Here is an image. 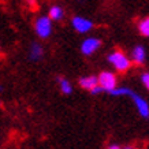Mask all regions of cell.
<instances>
[{"mask_svg":"<svg viewBox=\"0 0 149 149\" xmlns=\"http://www.w3.org/2000/svg\"><path fill=\"white\" fill-rule=\"evenodd\" d=\"M42 55H44V48L40 45V44H37V42H33L32 45H30V51H29V56L32 60H40L42 58Z\"/></svg>","mask_w":149,"mask_h":149,"instance_id":"obj_9","label":"cell"},{"mask_svg":"<svg viewBox=\"0 0 149 149\" xmlns=\"http://www.w3.org/2000/svg\"><path fill=\"white\" fill-rule=\"evenodd\" d=\"M131 59L136 64H142L146 59V52H145V48L142 45H137L133 48L131 51Z\"/></svg>","mask_w":149,"mask_h":149,"instance_id":"obj_8","label":"cell"},{"mask_svg":"<svg viewBox=\"0 0 149 149\" xmlns=\"http://www.w3.org/2000/svg\"><path fill=\"white\" fill-rule=\"evenodd\" d=\"M138 30L144 37H149V17L141 19L138 23Z\"/></svg>","mask_w":149,"mask_h":149,"instance_id":"obj_12","label":"cell"},{"mask_svg":"<svg viewBox=\"0 0 149 149\" xmlns=\"http://www.w3.org/2000/svg\"><path fill=\"white\" fill-rule=\"evenodd\" d=\"M101 47V40L97 37H88L82 41L81 44V52L85 56H91L92 54H95L96 51Z\"/></svg>","mask_w":149,"mask_h":149,"instance_id":"obj_4","label":"cell"},{"mask_svg":"<svg viewBox=\"0 0 149 149\" xmlns=\"http://www.w3.org/2000/svg\"><path fill=\"white\" fill-rule=\"evenodd\" d=\"M141 81L144 84V86L149 91V72H142L141 75Z\"/></svg>","mask_w":149,"mask_h":149,"instance_id":"obj_14","label":"cell"},{"mask_svg":"<svg viewBox=\"0 0 149 149\" xmlns=\"http://www.w3.org/2000/svg\"><path fill=\"white\" fill-rule=\"evenodd\" d=\"M130 97L133 99L134 104H136V108H137V111H138V113H140L142 118L148 119L149 118V104H148V101H146L145 99H142L140 95L134 93V92H131L130 93Z\"/></svg>","mask_w":149,"mask_h":149,"instance_id":"obj_6","label":"cell"},{"mask_svg":"<svg viewBox=\"0 0 149 149\" xmlns=\"http://www.w3.org/2000/svg\"><path fill=\"white\" fill-rule=\"evenodd\" d=\"M48 17H49L52 21H62V19L64 18V11H63V8L59 7V6H52L49 8Z\"/></svg>","mask_w":149,"mask_h":149,"instance_id":"obj_10","label":"cell"},{"mask_svg":"<svg viewBox=\"0 0 149 149\" xmlns=\"http://www.w3.org/2000/svg\"><path fill=\"white\" fill-rule=\"evenodd\" d=\"M125 149H134V148H133V146H126Z\"/></svg>","mask_w":149,"mask_h":149,"instance_id":"obj_18","label":"cell"},{"mask_svg":"<svg viewBox=\"0 0 149 149\" xmlns=\"http://www.w3.org/2000/svg\"><path fill=\"white\" fill-rule=\"evenodd\" d=\"M58 82H59V86H60V91H62V93H64V95H71V93H72L71 82L68 81V79H66V78H59Z\"/></svg>","mask_w":149,"mask_h":149,"instance_id":"obj_11","label":"cell"},{"mask_svg":"<svg viewBox=\"0 0 149 149\" xmlns=\"http://www.w3.org/2000/svg\"><path fill=\"white\" fill-rule=\"evenodd\" d=\"M79 86H81L82 89H86V91L91 92L95 86L99 85V78L96 77V75H88V77H82L79 81H78Z\"/></svg>","mask_w":149,"mask_h":149,"instance_id":"obj_7","label":"cell"},{"mask_svg":"<svg viewBox=\"0 0 149 149\" xmlns=\"http://www.w3.org/2000/svg\"><path fill=\"white\" fill-rule=\"evenodd\" d=\"M26 1L30 7H36V4H37V0H26Z\"/></svg>","mask_w":149,"mask_h":149,"instance_id":"obj_16","label":"cell"},{"mask_svg":"<svg viewBox=\"0 0 149 149\" xmlns=\"http://www.w3.org/2000/svg\"><path fill=\"white\" fill-rule=\"evenodd\" d=\"M108 149H120V148H119L118 145H111V146H109Z\"/></svg>","mask_w":149,"mask_h":149,"instance_id":"obj_17","label":"cell"},{"mask_svg":"<svg viewBox=\"0 0 149 149\" xmlns=\"http://www.w3.org/2000/svg\"><path fill=\"white\" fill-rule=\"evenodd\" d=\"M99 85L103 88L105 92H111L112 89L116 88L118 79L115 77V74L111 71H101L99 74Z\"/></svg>","mask_w":149,"mask_h":149,"instance_id":"obj_3","label":"cell"},{"mask_svg":"<svg viewBox=\"0 0 149 149\" xmlns=\"http://www.w3.org/2000/svg\"><path fill=\"white\" fill-rule=\"evenodd\" d=\"M71 25L74 30H77L78 33H88L93 29V22L84 17H74L71 19Z\"/></svg>","mask_w":149,"mask_h":149,"instance_id":"obj_5","label":"cell"},{"mask_svg":"<svg viewBox=\"0 0 149 149\" xmlns=\"http://www.w3.org/2000/svg\"><path fill=\"white\" fill-rule=\"evenodd\" d=\"M34 30L40 38H48L52 33V19L49 17H40L36 19Z\"/></svg>","mask_w":149,"mask_h":149,"instance_id":"obj_2","label":"cell"},{"mask_svg":"<svg viewBox=\"0 0 149 149\" xmlns=\"http://www.w3.org/2000/svg\"><path fill=\"white\" fill-rule=\"evenodd\" d=\"M131 92L133 91H131L130 88H115V89H112V91L109 92V95L120 97V96H130Z\"/></svg>","mask_w":149,"mask_h":149,"instance_id":"obj_13","label":"cell"},{"mask_svg":"<svg viewBox=\"0 0 149 149\" xmlns=\"http://www.w3.org/2000/svg\"><path fill=\"white\" fill-rule=\"evenodd\" d=\"M108 62L119 72H126L131 67V60L123 54L122 51L115 49L108 55Z\"/></svg>","mask_w":149,"mask_h":149,"instance_id":"obj_1","label":"cell"},{"mask_svg":"<svg viewBox=\"0 0 149 149\" xmlns=\"http://www.w3.org/2000/svg\"><path fill=\"white\" fill-rule=\"evenodd\" d=\"M101 92H104V89L100 85H97V86H95V88L92 89L91 93H92V95H99V93H101Z\"/></svg>","mask_w":149,"mask_h":149,"instance_id":"obj_15","label":"cell"}]
</instances>
